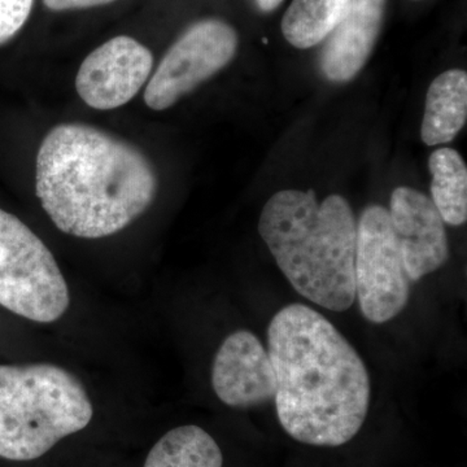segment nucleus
Here are the masks:
<instances>
[{
	"label": "nucleus",
	"mask_w": 467,
	"mask_h": 467,
	"mask_svg": "<svg viewBox=\"0 0 467 467\" xmlns=\"http://www.w3.org/2000/svg\"><path fill=\"white\" fill-rule=\"evenodd\" d=\"M276 417L285 434L312 447H342L370 408L364 359L330 319L306 304L278 310L267 327Z\"/></svg>",
	"instance_id": "nucleus-1"
},
{
	"label": "nucleus",
	"mask_w": 467,
	"mask_h": 467,
	"mask_svg": "<svg viewBox=\"0 0 467 467\" xmlns=\"http://www.w3.org/2000/svg\"><path fill=\"white\" fill-rule=\"evenodd\" d=\"M156 192L150 160L99 129L57 125L39 147L36 196L67 235L100 239L121 232L150 208Z\"/></svg>",
	"instance_id": "nucleus-2"
},
{
	"label": "nucleus",
	"mask_w": 467,
	"mask_h": 467,
	"mask_svg": "<svg viewBox=\"0 0 467 467\" xmlns=\"http://www.w3.org/2000/svg\"><path fill=\"white\" fill-rule=\"evenodd\" d=\"M356 232L343 196L318 202L313 190L275 193L259 221L261 238L292 288L331 312H346L356 301Z\"/></svg>",
	"instance_id": "nucleus-3"
},
{
	"label": "nucleus",
	"mask_w": 467,
	"mask_h": 467,
	"mask_svg": "<svg viewBox=\"0 0 467 467\" xmlns=\"http://www.w3.org/2000/svg\"><path fill=\"white\" fill-rule=\"evenodd\" d=\"M94 408L81 380L51 364L0 365V457L39 459L82 431Z\"/></svg>",
	"instance_id": "nucleus-4"
},
{
	"label": "nucleus",
	"mask_w": 467,
	"mask_h": 467,
	"mask_svg": "<svg viewBox=\"0 0 467 467\" xmlns=\"http://www.w3.org/2000/svg\"><path fill=\"white\" fill-rule=\"evenodd\" d=\"M69 304L66 278L47 245L20 218L0 209V306L51 324Z\"/></svg>",
	"instance_id": "nucleus-5"
},
{
	"label": "nucleus",
	"mask_w": 467,
	"mask_h": 467,
	"mask_svg": "<svg viewBox=\"0 0 467 467\" xmlns=\"http://www.w3.org/2000/svg\"><path fill=\"white\" fill-rule=\"evenodd\" d=\"M410 284L389 209L368 205L356 232L355 287L362 316L382 325L407 308Z\"/></svg>",
	"instance_id": "nucleus-6"
},
{
	"label": "nucleus",
	"mask_w": 467,
	"mask_h": 467,
	"mask_svg": "<svg viewBox=\"0 0 467 467\" xmlns=\"http://www.w3.org/2000/svg\"><path fill=\"white\" fill-rule=\"evenodd\" d=\"M238 36L220 20H204L189 27L169 48L150 77L144 101L153 110L174 106L181 98L223 69L235 57Z\"/></svg>",
	"instance_id": "nucleus-7"
},
{
	"label": "nucleus",
	"mask_w": 467,
	"mask_h": 467,
	"mask_svg": "<svg viewBox=\"0 0 467 467\" xmlns=\"http://www.w3.org/2000/svg\"><path fill=\"white\" fill-rule=\"evenodd\" d=\"M152 67L146 46L130 36H116L85 58L76 77L77 92L91 109H119L149 81Z\"/></svg>",
	"instance_id": "nucleus-8"
},
{
	"label": "nucleus",
	"mask_w": 467,
	"mask_h": 467,
	"mask_svg": "<svg viewBox=\"0 0 467 467\" xmlns=\"http://www.w3.org/2000/svg\"><path fill=\"white\" fill-rule=\"evenodd\" d=\"M212 387L230 408H256L275 401L276 379L267 348L250 330L234 331L221 343L212 365Z\"/></svg>",
	"instance_id": "nucleus-9"
},
{
	"label": "nucleus",
	"mask_w": 467,
	"mask_h": 467,
	"mask_svg": "<svg viewBox=\"0 0 467 467\" xmlns=\"http://www.w3.org/2000/svg\"><path fill=\"white\" fill-rule=\"evenodd\" d=\"M389 213L411 282L420 281L447 263L450 244L444 221L429 196L410 187H398Z\"/></svg>",
	"instance_id": "nucleus-10"
},
{
	"label": "nucleus",
	"mask_w": 467,
	"mask_h": 467,
	"mask_svg": "<svg viewBox=\"0 0 467 467\" xmlns=\"http://www.w3.org/2000/svg\"><path fill=\"white\" fill-rule=\"evenodd\" d=\"M387 0H349L346 16L327 36L321 69L333 82L350 81L367 63L382 26Z\"/></svg>",
	"instance_id": "nucleus-11"
},
{
	"label": "nucleus",
	"mask_w": 467,
	"mask_h": 467,
	"mask_svg": "<svg viewBox=\"0 0 467 467\" xmlns=\"http://www.w3.org/2000/svg\"><path fill=\"white\" fill-rule=\"evenodd\" d=\"M467 119V75L451 69L436 77L426 97L420 137L427 146L450 143Z\"/></svg>",
	"instance_id": "nucleus-12"
},
{
	"label": "nucleus",
	"mask_w": 467,
	"mask_h": 467,
	"mask_svg": "<svg viewBox=\"0 0 467 467\" xmlns=\"http://www.w3.org/2000/svg\"><path fill=\"white\" fill-rule=\"evenodd\" d=\"M220 445L202 427L171 430L150 451L143 467H223Z\"/></svg>",
	"instance_id": "nucleus-13"
},
{
	"label": "nucleus",
	"mask_w": 467,
	"mask_h": 467,
	"mask_svg": "<svg viewBox=\"0 0 467 467\" xmlns=\"http://www.w3.org/2000/svg\"><path fill=\"white\" fill-rule=\"evenodd\" d=\"M349 8V0H292L282 20L285 41L300 50L324 42Z\"/></svg>",
	"instance_id": "nucleus-14"
},
{
	"label": "nucleus",
	"mask_w": 467,
	"mask_h": 467,
	"mask_svg": "<svg viewBox=\"0 0 467 467\" xmlns=\"http://www.w3.org/2000/svg\"><path fill=\"white\" fill-rule=\"evenodd\" d=\"M431 201L444 223L461 226L467 220V168L453 149L436 150L429 160Z\"/></svg>",
	"instance_id": "nucleus-15"
},
{
	"label": "nucleus",
	"mask_w": 467,
	"mask_h": 467,
	"mask_svg": "<svg viewBox=\"0 0 467 467\" xmlns=\"http://www.w3.org/2000/svg\"><path fill=\"white\" fill-rule=\"evenodd\" d=\"M34 0H0V46L11 41L32 14Z\"/></svg>",
	"instance_id": "nucleus-16"
},
{
	"label": "nucleus",
	"mask_w": 467,
	"mask_h": 467,
	"mask_svg": "<svg viewBox=\"0 0 467 467\" xmlns=\"http://www.w3.org/2000/svg\"><path fill=\"white\" fill-rule=\"evenodd\" d=\"M115 0H43L46 7L51 11H67V9H82L109 5Z\"/></svg>",
	"instance_id": "nucleus-17"
},
{
	"label": "nucleus",
	"mask_w": 467,
	"mask_h": 467,
	"mask_svg": "<svg viewBox=\"0 0 467 467\" xmlns=\"http://www.w3.org/2000/svg\"><path fill=\"white\" fill-rule=\"evenodd\" d=\"M282 2L284 0H256L257 5L264 12L273 11V9L279 7Z\"/></svg>",
	"instance_id": "nucleus-18"
}]
</instances>
